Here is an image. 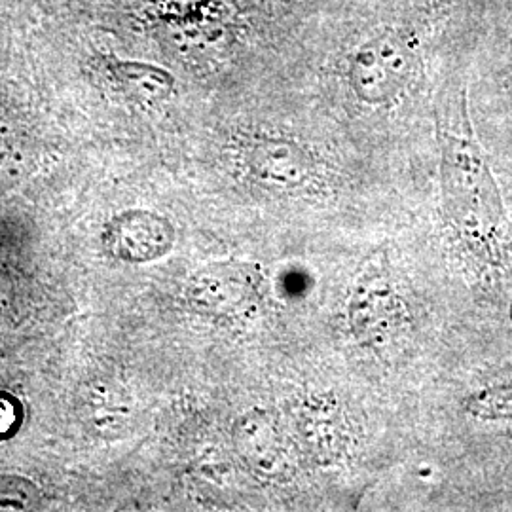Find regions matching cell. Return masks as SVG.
<instances>
[{"instance_id":"5","label":"cell","mask_w":512,"mask_h":512,"mask_svg":"<svg viewBox=\"0 0 512 512\" xmlns=\"http://www.w3.org/2000/svg\"><path fill=\"white\" fill-rule=\"evenodd\" d=\"M247 167L260 183L274 188H298L313 173V162L304 148L274 137L260 139L249 148Z\"/></svg>"},{"instance_id":"3","label":"cell","mask_w":512,"mask_h":512,"mask_svg":"<svg viewBox=\"0 0 512 512\" xmlns=\"http://www.w3.org/2000/svg\"><path fill=\"white\" fill-rule=\"evenodd\" d=\"M105 243L116 258L141 264L167 255L175 243V230L156 213L126 211L110 220Z\"/></svg>"},{"instance_id":"8","label":"cell","mask_w":512,"mask_h":512,"mask_svg":"<svg viewBox=\"0 0 512 512\" xmlns=\"http://www.w3.org/2000/svg\"><path fill=\"white\" fill-rule=\"evenodd\" d=\"M467 408L473 416L482 420H512V384L497 385L480 391Z\"/></svg>"},{"instance_id":"9","label":"cell","mask_w":512,"mask_h":512,"mask_svg":"<svg viewBox=\"0 0 512 512\" xmlns=\"http://www.w3.org/2000/svg\"><path fill=\"white\" fill-rule=\"evenodd\" d=\"M19 423V408L12 397L0 395V439L14 433Z\"/></svg>"},{"instance_id":"6","label":"cell","mask_w":512,"mask_h":512,"mask_svg":"<svg viewBox=\"0 0 512 512\" xmlns=\"http://www.w3.org/2000/svg\"><path fill=\"white\" fill-rule=\"evenodd\" d=\"M397 294L382 268H370L351 298V325L359 336H376L393 329L397 321Z\"/></svg>"},{"instance_id":"2","label":"cell","mask_w":512,"mask_h":512,"mask_svg":"<svg viewBox=\"0 0 512 512\" xmlns=\"http://www.w3.org/2000/svg\"><path fill=\"white\" fill-rule=\"evenodd\" d=\"M420 61V44L406 29L368 38L349 61V88L368 105H387L408 88Z\"/></svg>"},{"instance_id":"4","label":"cell","mask_w":512,"mask_h":512,"mask_svg":"<svg viewBox=\"0 0 512 512\" xmlns=\"http://www.w3.org/2000/svg\"><path fill=\"white\" fill-rule=\"evenodd\" d=\"M256 275L249 266L213 264L192 277L188 300L205 311L232 313L253 304Z\"/></svg>"},{"instance_id":"7","label":"cell","mask_w":512,"mask_h":512,"mask_svg":"<svg viewBox=\"0 0 512 512\" xmlns=\"http://www.w3.org/2000/svg\"><path fill=\"white\" fill-rule=\"evenodd\" d=\"M109 71L114 82L128 93L131 99L141 103H162L175 90L173 74L152 63L135 59H116L110 63Z\"/></svg>"},{"instance_id":"1","label":"cell","mask_w":512,"mask_h":512,"mask_svg":"<svg viewBox=\"0 0 512 512\" xmlns=\"http://www.w3.org/2000/svg\"><path fill=\"white\" fill-rule=\"evenodd\" d=\"M440 179L448 217L492 264H505L507 236L501 194L492 167L476 139L463 82H446L435 105Z\"/></svg>"}]
</instances>
